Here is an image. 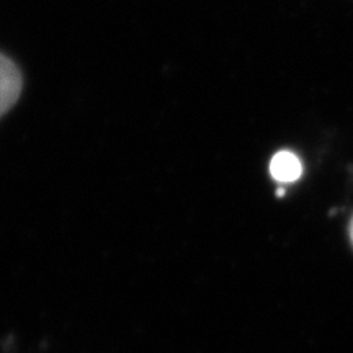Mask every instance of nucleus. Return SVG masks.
<instances>
[{"label":"nucleus","mask_w":353,"mask_h":353,"mask_svg":"<svg viewBox=\"0 0 353 353\" xmlns=\"http://www.w3.org/2000/svg\"><path fill=\"white\" fill-rule=\"evenodd\" d=\"M23 90V76L10 57L0 52V118L19 101Z\"/></svg>","instance_id":"nucleus-1"},{"label":"nucleus","mask_w":353,"mask_h":353,"mask_svg":"<svg viewBox=\"0 0 353 353\" xmlns=\"http://www.w3.org/2000/svg\"><path fill=\"white\" fill-rule=\"evenodd\" d=\"M270 174L276 182L293 183L303 175V162L291 151H280L272 157Z\"/></svg>","instance_id":"nucleus-2"},{"label":"nucleus","mask_w":353,"mask_h":353,"mask_svg":"<svg viewBox=\"0 0 353 353\" xmlns=\"http://www.w3.org/2000/svg\"><path fill=\"white\" fill-rule=\"evenodd\" d=\"M350 239H352V244H353V218L350 221Z\"/></svg>","instance_id":"nucleus-3"}]
</instances>
